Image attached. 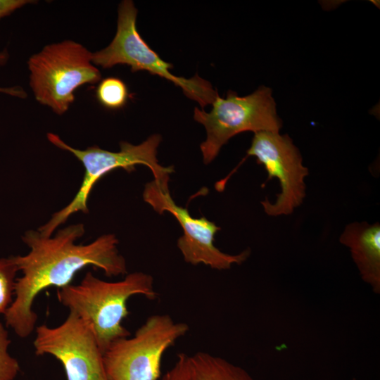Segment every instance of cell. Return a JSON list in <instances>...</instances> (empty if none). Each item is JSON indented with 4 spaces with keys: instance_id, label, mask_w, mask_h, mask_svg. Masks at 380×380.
Returning <instances> with one entry per match:
<instances>
[{
    "instance_id": "15",
    "label": "cell",
    "mask_w": 380,
    "mask_h": 380,
    "mask_svg": "<svg viewBox=\"0 0 380 380\" xmlns=\"http://www.w3.org/2000/svg\"><path fill=\"white\" fill-rule=\"evenodd\" d=\"M10 343L8 333L0 322V380H14L20 370L18 360L8 353Z\"/></svg>"
},
{
    "instance_id": "14",
    "label": "cell",
    "mask_w": 380,
    "mask_h": 380,
    "mask_svg": "<svg viewBox=\"0 0 380 380\" xmlns=\"http://www.w3.org/2000/svg\"><path fill=\"white\" fill-rule=\"evenodd\" d=\"M18 272L15 256L0 258V314L5 315L13 301Z\"/></svg>"
},
{
    "instance_id": "7",
    "label": "cell",
    "mask_w": 380,
    "mask_h": 380,
    "mask_svg": "<svg viewBox=\"0 0 380 380\" xmlns=\"http://www.w3.org/2000/svg\"><path fill=\"white\" fill-rule=\"evenodd\" d=\"M189 330L167 314L148 317L134 336L115 341L103 353L108 380H158L164 353Z\"/></svg>"
},
{
    "instance_id": "6",
    "label": "cell",
    "mask_w": 380,
    "mask_h": 380,
    "mask_svg": "<svg viewBox=\"0 0 380 380\" xmlns=\"http://www.w3.org/2000/svg\"><path fill=\"white\" fill-rule=\"evenodd\" d=\"M211 105L210 112L195 108L194 113V120L206 130V139L201 144L205 164L213 161L222 146L239 133L279 132L282 126L272 89L265 86L245 96L229 91L226 98L218 95Z\"/></svg>"
},
{
    "instance_id": "18",
    "label": "cell",
    "mask_w": 380,
    "mask_h": 380,
    "mask_svg": "<svg viewBox=\"0 0 380 380\" xmlns=\"http://www.w3.org/2000/svg\"><path fill=\"white\" fill-rule=\"evenodd\" d=\"M9 55L6 50L0 51V66L4 65L8 61Z\"/></svg>"
},
{
    "instance_id": "4",
    "label": "cell",
    "mask_w": 380,
    "mask_h": 380,
    "mask_svg": "<svg viewBox=\"0 0 380 380\" xmlns=\"http://www.w3.org/2000/svg\"><path fill=\"white\" fill-rule=\"evenodd\" d=\"M92 53L82 44L64 40L45 46L27 61L30 86L36 101L58 115L66 113L81 86L101 80Z\"/></svg>"
},
{
    "instance_id": "19",
    "label": "cell",
    "mask_w": 380,
    "mask_h": 380,
    "mask_svg": "<svg viewBox=\"0 0 380 380\" xmlns=\"http://www.w3.org/2000/svg\"><path fill=\"white\" fill-rule=\"evenodd\" d=\"M353 380H355V379H353Z\"/></svg>"
},
{
    "instance_id": "9",
    "label": "cell",
    "mask_w": 380,
    "mask_h": 380,
    "mask_svg": "<svg viewBox=\"0 0 380 380\" xmlns=\"http://www.w3.org/2000/svg\"><path fill=\"white\" fill-rule=\"evenodd\" d=\"M246 153V158L254 156L264 166L268 179L275 177L281 186L274 203L267 199L261 202L265 213L270 216L292 213L305 196V178L309 172L290 137L275 132L254 133Z\"/></svg>"
},
{
    "instance_id": "12",
    "label": "cell",
    "mask_w": 380,
    "mask_h": 380,
    "mask_svg": "<svg viewBox=\"0 0 380 380\" xmlns=\"http://www.w3.org/2000/svg\"><path fill=\"white\" fill-rule=\"evenodd\" d=\"M162 380H253L243 368L208 353H182Z\"/></svg>"
},
{
    "instance_id": "10",
    "label": "cell",
    "mask_w": 380,
    "mask_h": 380,
    "mask_svg": "<svg viewBox=\"0 0 380 380\" xmlns=\"http://www.w3.org/2000/svg\"><path fill=\"white\" fill-rule=\"evenodd\" d=\"M143 198L155 211L160 214L167 211L180 224L184 233L177 241V247L185 262L194 265L204 264L223 270L230 269L234 264H241L249 256L248 250L237 255L220 251L214 245V240L220 228L204 217H191L186 208L175 203L168 186L153 180L145 185Z\"/></svg>"
},
{
    "instance_id": "3",
    "label": "cell",
    "mask_w": 380,
    "mask_h": 380,
    "mask_svg": "<svg viewBox=\"0 0 380 380\" xmlns=\"http://www.w3.org/2000/svg\"><path fill=\"white\" fill-rule=\"evenodd\" d=\"M50 143L57 148L71 153L84 168L81 185L72 201L38 228L44 236H50L74 213H89L88 201L96 183L104 175L117 168L130 172L136 165H144L152 172L154 180L164 186H168L169 176L174 172L172 166L164 167L157 159V148L161 141L159 134H153L142 143L134 145L127 141L120 143L117 152L102 149L97 146L79 149L70 146L61 138L51 132L47 133Z\"/></svg>"
},
{
    "instance_id": "1",
    "label": "cell",
    "mask_w": 380,
    "mask_h": 380,
    "mask_svg": "<svg viewBox=\"0 0 380 380\" xmlns=\"http://www.w3.org/2000/svg\"><path fill=\"white\" fill-rule=\"evenodd\" d=\"M84 233V224L77 223L50 236L34 229L22 236L30 251L15 256L22 276L16 279L13 301L4 315L6 327L20 338L28 337L35 329L38 317L32 305L44 289L70 284L75 275L88 266L101 270L107 277L127 274L115 234H102L88 244L75 243Z\"/></svg>"
},
{
    "instance_id": "2",
    "label": "cell",
    "mask_w": 380,
    "mask_h": 380,
    "mask_svg": "<svg viewBox=\"0 0 380 380\" xmlns=\"http://www.w3.org/2000/svg\"><path fill=\"white\" fill-rule=\"evenodd\" d=\"M134 295L157 298L151 275L135 272L122 280L106 281L87 272L79 284L57 289L59 302L90 326L103 354L113 342L130 336L122 322L129 315L127 300Z\"/></svg>"
},
{
    "instance_id": "13",
    "label": "cell",
    "mask_w": 380,
    "mask_h": 380,
    "mask_svg": "<svg viewBox=\"0 0 380 380\" xmlns=\"http://www.w3.org/2000/svg\"><path fill=\"white\" fill-rule=\"evenodd\" d=\"M99 103L109 109L123 107L128 98V89L123 81L117 77H107L100 82L96 89Z\"/></svg>"
},
{
    "instance_id": "5",
    "label": "cell",
    "mask_w": 380,
    "mask_h": 380,
    "mask_svg": "<svg viewBox=\"0 0 380 380\" xmlns=\"http://www.w3.org/2000/svg\"><path fill=\"white\" fill-rule=\"evenodd\" d=\"M137 15V10L132 1L120 2L115 35L108 46L92 53V63L103 68L122 64L129 65L132 72L147 71L179 87L188 98L198 102L202 108L211 105L218 96L211 84L197 75L191 78L172 75L170 71L172 65L160 58L139 34Z\"/></svg>"
},
{
    "instance_id": "8",
    "label": "cell",
    "mask_w": 380,
    "mask_h": 380,
    "mask_svg": "<svg viewBox=\"0 0 380 380\" xmlns=\"http://www.w3.org/2000/svg\"><path fill=\"white\" fill-rule=\"evenodd\" d=\"M33 346L37 356L50 355L61 363L67 380H108L92 329L72 311L57 327H36Z\"/></svg>"
},
{
    "instance_id": "16",
    "label": "cell",
    "mask_w": 380,
    "mask_h": 380,
    "mask_svg": "<svg viewBox=\"0 0 380 380\" xmlns=\"http://www.w3.org/2000/svg\"><path fill=\"white\" fill-rule=\"evenodd\" d=\"M32 2L35 1L32 0H0V20Z\"/></svg>"
},
{
    "instance_id": "17",
    "label": "cell",
    "mask_w": 380,
    "mask_h": 380,
    "mask_svg": "<svg viewBox=\"0 0 380 380\" xmlns=\"http://www.w3.org/2000/svg\"><path fill=\"white\" fill-rule=\"evenodd\" d=\"M0 93L5 94L11 96L23 99L25 96V92L20 87H0Z\"/></svg>"
},
{
    "instance_id": "11",
    "label": "cell",
    "mask_w": 380,
    "mask_h": 380,
    "mask_svg": "<svg viewBox=\"0 0 380 380\" xmlns=\"http://www.w3.org/2000/svg\"><path fill=\"white\" fill-rule=\"evenodd\" d=\"M340 242L349 248L363 281L380 293V224L352 222L346 225Z\"/></svg>"
}]
</instances>
